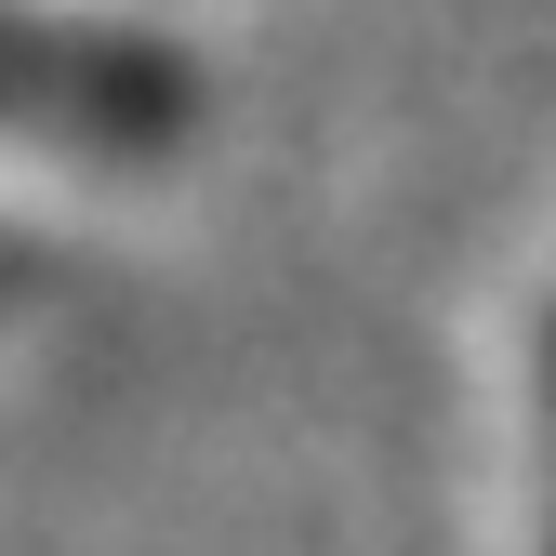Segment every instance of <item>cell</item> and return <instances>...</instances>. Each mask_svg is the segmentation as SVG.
I'll use <instances>...</instances> for the list:
<instances>
[{
  "label": "cell",
  "instance_id": "cell-1",
  "mask_svg": "<svg viewBox=\"0 0 556 556\" xmlns=\"http://www.w3.org/2000/svg\"><path fill=\"white\" fill-rule=\"evenodd\" d=\"M186 119H199L186 53L132 27H80L53 0H0V132H40L80 160H173Z\"/></svg>",
  "mask_w": 556,
  "mask_h": 556
},
{
  "label": "cell",
  "instance_id": "cell-2",
  "mask_svg": "<svg viewBox=\"0 0 556 556\" xmlns=\"http://www.w3.org/2000/svg\"><path fill=\"white\" fill-rule=\"evenodd\" d=\"M530 438H543V556H556V318L530 344Z\"/></svg>",
  "mask_w": 556,
  "mask_h": 556
}]
</instances>
